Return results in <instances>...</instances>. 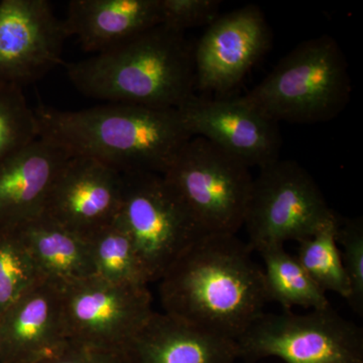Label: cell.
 Segmentation results:
<instances>
[{"label":"cell","mask_w":363,"mask_h":363,"mask_svg":"<svg viewBox=\"0 0 363 363\" xmlns=\"http://www.w3.org/2000/svg\"><path fill=\"white\" fill-rule=\"evenodd\" d=\"M128 363H235L231 339L154 311L121 351Z\"/></svg>","instance_id":"2e32d148"},{"label":"cell","mask_w":363,"mask_h":363,"mask_svg":"<svg viewBox=\"0 0 363 363\" xmlns=\"http://www.w3.org/2000/svg\"><path fill=\"white\" fill-rule=\"evenodd\" d=\"M62 289L69 341L90 347L121 352L154 312L149 286L92 276Z\"/></svg>","instance_id":"9c48e42d"},{"label":"cell","mask_w":363,"mask_h":363,"mask_svg":"<svg viewBox=\"0 0 363 363\" xmlns=\"http://www.w3.org/2000/svg\"><path fill=\"white\" fill-rule=\"evenodd\" d=\"M16 226H0V317L42 281Z\"/></svg>","instance_id":"7402d4cb"},{"label":"cell","mask_w":363,"mask_h":363,"mask_svg":"<svg viewBox=\"0 0 363 363\" xmlns=\"http://www.w3.org/2000/svg\"><path fill=\"white\" fill-rule=\"evenodd\" d=\"M16 226L43 279L63 286L95 276L84 238L42 214Z\"/></svg>","instance_id":"ac0fdd59"},{"label":"cell","mask_w":363,"mask_h":363,"mask_svg":"<svg viewBox=\"0 0 363 363\" xmlns=\"http://www.w3.org/2000/svg\"><path fill=\"white\" fill-rule=\"evenodd\" d=\"M123 176L87 157H71L55 181L42 215L87 240L118 217Z\"/></svg>","instance_id":"4fadbf2b"},{"label":"cell","mask_w":363,"mask_h":363,"mask_svg":"<svg viewBox=\"0 0 363 363\" xmlns=\"http://www.w3.org/2000/svg\"><path fill=\"white\" fill-rule=\"evenodd\" d=\"M264 260V283L269 302H277L285 309L292 307L324 309L330 302L326 293L315 284L298 262L296 255L284 245L271 243L257 250Z\"/></svg>","instance_id":"d6986e66"},{"label":"cell","mask_w":363,"mask_h":363,"mask_svg":"<svg viewBox=\"0 0 363 363\" xmlns=\"http://www.w3.org/2000/svg\"><path fill=\"white\" fill-rule=\"evenodd\" d=\"M248 363V362H247Z\"/></svg>","instance_id":"4316f807"},{"label":"cell","mask_w":363,"mask_h":363,"mask_svg":"<svg viewBox=\"0 0 363 363\" xmlns=\"http://www.w3.org/2000/svg\"><path fill=\"white\" fill-rule=\"evenodd\" d=\"M336 241L340 250L344 271L350 284L348 304L353 311L363 314V221L357 218L338 216Z\"/></svg>","instance_id":"cb8c5ba5"},{"label":"cell","mask_w":363,"mask_h":363,"mask_svg":"<svg viewBox=\"0 0 363 363\" xmlns=\"http://www.w3.org/2000/svg\"><path fill=\"white\" fill-rule=\"evenodd\" d=\"M219 0H160V25L184 33L210 26L220 14Z\"/></svg>","instance_id":"d4e9b609"},{"label":"cell","mask_w":363,"mask_h":363,"mask_svg":"<svg viewBox=\"0 0 363 363\" xmlns=\"http://www.w3.org/2000/svg\"><path fill=\"white\" fill-rule=\"evenodd\" d=\"M86 240L98 278L114 284L149 286V277L118 217Z\"/></svg>","instance_id":"ffe728a7"},{"label":"cell","mask_w":363,"mask_h":363,"mask_svg":"<svg viewBox=\"0 0 363 363\" xmlns=\"http://www.w3.org/2000/svg\"><path fill=\"white\" fill-rule=\"evenodd\" d=\"M38 363H128L123 353L69 341L61 350Z\"/></svg>","instance_id":"484cf974"},{"label":"cell","mask_w":363,"mask_h":363,"mask_svg":"<svg viewBox=\"0 0 363 363\" xmlns=\"http://www.w3.org/2000/svg\"><path fill=\"white\" fill-rule=\"evenodd\" d=\"M66 69L81 94L109 104L177 109L195 94L194 47L162 25Z\"/></svg>","instance_id":"3957f363"},{"label":"cell","mask_w":363,"mask_h":363,"mask_svg":"<svg viewBox=\"0 0 363 363\" xmlns=\"http://www.w3.org/2000/svg\"><path fill=\"white\" fill-rule=\"evenodd\" d=\"M271 45L259 6L219 16L194 48L195 89L225 93L236 87Z\"/></svg>","instance_id":"7c38bea8"},{"label":"cell","mask_w":363,"mask_h":363,"mask_svg":"<svg viewBox=\"0 0 363 363\" xmlns=\"http://www.w3.org/2000/svg\"><path fill=\"white\" fill-rule=\"evenodd\" d=\"M64 21L85 51L102 52L160 25V0H72Z\"/></svg>","instance_id":"e0dca14e"},{"label":"cell","mask_w":363,"mask_h":363,"mask_svg":"<svg viewBox=\"0 0 363 363\" xmlns=\"http://www.w3.org/2000/svg\"><path fill=\"white\" fill-rule=\"evenodd\" d=\"M350 95L345 56L324 35L298 44L243 97L274 123L313 124L336 118Z\"/></svg>","instance_id":"277c9868"},{"label":"cell","mask_w":363,"mask_h":363,"mask_svg":"<svg viewBox=\"0 0 363 363\" xmlns=\"http://www.w3.org/2000/svg\"><path fill=\"white\" fill-rule=\"evenodd\" d=\"M236 234H206L160 279L164 313L236 341L269 302L264 271Z\"/></svg>","instance_id":"6da1fadb"},{"label":"cell","mask_w":363,"mask_h":363,"mask_svg":"<svg viewBox=\"0 0 363 363\" xmlns=\"http://www.w3.org/2000/svg\"><path fill=\"white\" fill-rule=\"evenodd\" d=\"M71 156L38 138L0 164V226L20 225L42 214L64 164Z\"/></svg>","instance_id":"9a60e30c"},{"label":"cell","mask_w":363,"mask_h":363,"mask_svg":"<svg viewBox=\"0 0 363 363\" xmlns=\"http://www.w3.org/2000/svg\"><path fill=\"white\" fill-rule=\"evenodd\" d=\"M47 0L0 2V82L21 86L63 64L68 38Z\"/></svg>","instance_id":"8fae6325"},{"label":"cell","mask_w":363,"mask_h":363,"mask_svg":"<svg viewBox=\"0 0 363 363\" xmlns=\"http://www.w3.org/2000/svg\"><path fill=\"white\" fill-rule=\"evenodd\" d=\"M338 215L316 233L298 242V262L324 293L333 292L350 300V289L336 241Z\"/></svg>","instance_id":"44dd1931"},{"label":"cell","mask_w":363,"mask_h":363,"mask_svg":"<svg viewBox=\"0 0 363 363\" xmlns=\"http://www.w3.org/2000/svg\"><path fill=\"white\" fill-rule=\"evenodd\" d=\"M177 109L191 136L205 138L250 169L279 159L278 123L243 96L209 99L194 94Z\"/></svg>","instance_id":"30bf717a"},{"label":"cell","mask_w":363,"mask_h":363,"mask_svg":"<svg viewBox=\"0 0 363 363\" xmlns=\"http://www.w3.org/2000/svg\"><path fill=\"white\" fill-rule=\"evenodd\" d=\"M164 178L203 234H236L243 226L253 178L240 160L192 136Z\"/></svg>","instance_id":"5b68a950"},{"label":"cell","mask_w":363,"mask_h":363,"mask_svg":"<svg viewBox=\"0 0 363 363\" xmlns=\"http://www.w3.org/2000/svg\"><path fill=\"white\" fill-rule=\"evenodd\" d=\"M35 113L39 138L121 174L164 175L192 138L178 109L109 104L70 111L40 104Z\"/></svg>","instance_id":"7a4b0ae2"},{"label":"cell","mask_w":363,"mask_h":363,"mask_svg":"<svg viewBox=\"0 0 363 363\" xmlns=\"http://www.w3.org/2000/svg\"><path fill=\"white\" fill-rule=\"evenodd\" d=\"M240 358L253 363H363V331L331 306L298 315H262L236 339Z\"/></svg>","instance_id":"52a82bcc"},{"label":"cell","mask_w":363,"mask_h":363,"mask_svg":"<svg viewBox=\"0 0 363 363\" xmlns=\"http://www.w3.org/2000/svg\"><path fill=\"white\" fill-rule=\"evenodd\" d=\"M39 138L35 109L21 86L0 82V164Z\"/></svg>","instance_id":"603a6c76"},{"label":"cell","mask_w":363,"mask_h":363,"mask_svg":"<svg viewBox=\"0 0 363 363\" xmlns=\"http://www.w3.org/2000/svg\"><path fill=\"white\" fill-rule=\"evenodd\" d=\"M69 342L63 289L42 279L0 317V363H38Z\"/></svg>","instance_id":"5bb4252c"},{"label":"cell","mask_w":363,"mask_h":363,"mask_svg":"<svg viewBox=\"0 0 363 363\" xmlns=\"http://www.w3.org/2000/svg\"><path fill=\"white\" fill-rule=\"evenodd\" d=\"M118 219L130 234L150 283L186 248L205 235L164 176L152 172L121 174Z\"/></svg>","instance_id":"ba28073f"},{"label":"cell","mask_w":363,"mask_h":363,"mask_svg":"<svg viewBox=\"0 0 363 363\" xmlns=\"http://www.w3.org/2000/svg\"><path fill=\"white\" fill-rule=\"evenodd\" d=\"M335 216L313 177L297 162L279 157L253 179L243 226L248 247L257 252L271 243L300 242Z\"/></svg>","instance_id":"8992f818"}]
</instances>
